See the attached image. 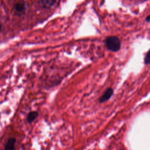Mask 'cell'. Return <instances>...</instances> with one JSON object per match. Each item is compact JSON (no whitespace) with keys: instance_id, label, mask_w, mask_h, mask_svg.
<instances>
[{"instance_id":"obj_1","label":"cell","mask_w":150,"mask_h":150,"mask_svg":"<svg viewBox=\"0 0 150 150\" xmlns=\"http://www.w3.org/2000/svg\"><path fill=\"white\" fill-rule=\"evenodd\" d=\"M107 47L113 52L118 51L121 46L120 41L116 36H109L105 41Z\"/></svg>"},{"instance_id":"obj_2","label":"cell","mask_w":150,"mask_h":150,"mask_svg":"<svg viewBox=\"0 0 150 150\" xmlns=\"http://www.w3.org/2000/svg\"><path fill=\"white\" fill-rule=\"evenodd\" d=\"M26 4L23 0H21L17 2L14 5L15 11L19 13H23L26 10Z\"/></svg>"},{"instance_id":"obj_3","label":"cell","mask_w":150,"mask_h":150,"mask_svg":"<svg viewBox=\"0 0 150 150\" xmlns=\"http://www.w3.org/2000/svg\"><path fill=\"white\" fill-rule=\"evenodd\" d=\"M113 94V90L111 88H108L107 89L104 94L101 96V97L100 98V102L103 103L107 100H108L112 95Z\"/></svg>"},{"instance_id":"obj_4","label":"cell","mask_w":150,"mask_h":150,"mask_svg":"<svg viewBox=\"0 0 150 150\" xmlns=\"http://www.w3.org/2000/svg\"><path fill=\"white\" fill-rule=\"evenodd\" d=\"M15 143H16V139L15 138H9L7 141L5 145V150H14Z\"/></svg>"},{"instance_id":"obj_5","label":"cell","mask_w":150,"mask_h":150,"mask_svg":"<svg viewBox=\"0 0 150 150\" xmlns=\"http://www.w3.org/2000/svg\"><path fill=\"white\" fill-rule=\"evenodd\" d=\"M38 112L36 111H30V112L28 113L26 117V120L28 122L31 123L38 116Z\"/></svg>"},{"instance_id":"obj_6","label":"cell","mask_w":150,"mask_h":150,"mask_svg":"<svg viewBox=\"0 0 150 150\" xmlns=\"http://www.w3.org/2000/svg\"><path fill=\"white\" fill-rule=\"evenodd\" d=\"M55 1L56 0H41L43 6L46 8H48L52 6L54 4Z\"/></svg>"},{"instance_id":"obj_7","label":"cell","mask_w":150,"mask_h":150,"mask_svg":"<svg viewBox=\"0 0 150 150\" xmlns=\"http://www.w3.org/2000/svg\"><path fill=\"white\" fill-rule=\"evenodd\" d=\"M144 62L145 64H150V50L147 52L144 59Z\"/></svg>"},{"instance_id":"obj_8","label":"cell","mask_w":150,"mask_h":150,"mask_svg":"<svg viewBox=\"0 0 150 150\" xmlns=\"http://www.w3.org/2000/svg\"><path fill=\"white\" fill-rule=\"evenodd\" d=\"M146 21H148V22L150 21V15H149L148 17H146Z\"/></svg>"},{"instance_id":"obj_9","label":"cell","mask_w":150,"mask_h":150,"mask_svg":"<svg viewBox=\"0 0 150 150\" xmlns=\"http://www.w3.org/2000/svg\"><path fill=\"white\" fill-rule=\"evenodd\" d=\"M1 28H2V25H1V23L0 22V31L1 30Z\"/></svg>"}]
</instances>
